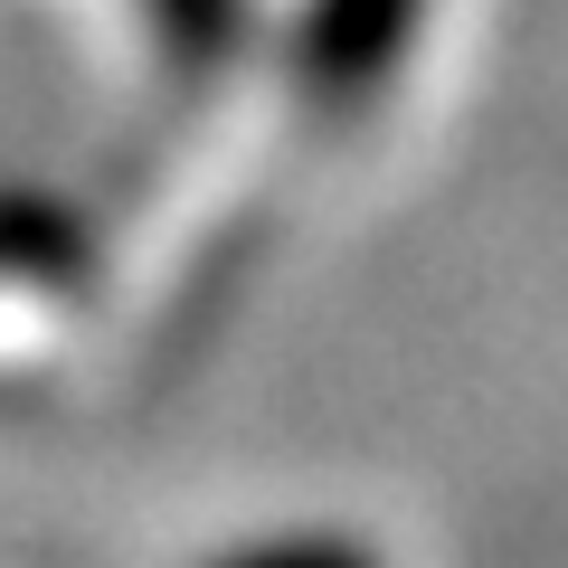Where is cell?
Here are the masks:
<instances>
[{
  "label": "cell",
  "instance_id": "obj_1",
  "mask_svg": "<svg viewBox=\"0 0 568 568\" xmlns=\"http://www.w3.org/2000/svg\"><path fill=\"white\" fill-rule=\"evenodd\" d=\"M417 29H426V0H304L294 39H284V77L323 123H351L407 67Z\"/></svg>",
  "mask_w": 568,
  "mask_h": 568
},
{
  "label": "cell",
  "instance_id": "obj_2",
  "mask_svg": "<svg viewBox=\"0 0 568 568\" xmlns=\"http://www.w3.org/2000/svg\"><path fill=\"white\" fill-rule=\"evenodd\" d=\"M95 275V227L58 190H0V284L20 294H85Z\"/></svg>",
  "mask_w": 568,
  "mask_h": 568
},
{
  "label": "cell",
  "instance_id": "obj_3",
  "mask_svg": "<svg viewBox=\"0 0 568 568\" xmlns=\"http://www.w3.org/2000/svg\"><path fill=\"white\" fill-rule=\"evenodd\" d=\"M142 20L181 85H219L256 39V0H142Z\"/></svg>",
  "mask_w": 568,
  "mask_h": 568
}]
</instances>
